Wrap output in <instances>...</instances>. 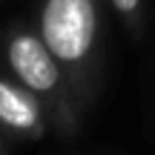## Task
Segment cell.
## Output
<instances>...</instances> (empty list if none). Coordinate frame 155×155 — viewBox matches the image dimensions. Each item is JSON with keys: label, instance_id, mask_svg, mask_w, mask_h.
Listing matches in <instances>:
<instances>
[{"label": "cell", "instance_id": "3", "mask_svg": "<svg viewBox=\"0 0 155 155\" xmlns=\"http://www.w3.org/2000/svg\"><path fill=\"white\" fill-rule=\"evenodd\" d=\"M0 127L29 141L43 138L46 132V104L17 78H0Z\"/></svg>", "mask_w": 155, "mask_h": 155}, {"label": "cell", "instance_id": "1", "mask_svg": "<svg viewBox=\"0 0 155 155\" xmlns=\"http://www.w3.org/2000/svg\"><path fill=\"white\" fill-rule=\"evenodd\" d=\"M40 38L61 61L78 95L92 89V63L98 49V3L95 0H43L38 23Z\"/></svg>", "mask_w": 155, "mask_h": 155}, {"label": "cell", "instance_id": "2", "mask_svg": "<svg viewBox=\"0 0 155 155\" xmlns=\"http://www.w3.org/2000/svg\"><path fill=\"white\" fill-rule=\"evenodd\" d=\"M6 63L12 75L58 115L63 129L75 127V106L81 104V95L75 92L69 75L63 72L61 61L52 55L40 32L15 29L6 38Z\"/></svg>", "mask_w": 155, "mask_h": 155}, {"label": "cell", "instance_id": "4", "mask_svg": "<svg viewBox=\"0 0 155 155\" xmlns=\"http://www.w3.org/2000/svg\"><path fill=\"white\" fill-rule=\"evenodd\" d=\"M112 9L124 17V20H138V9H141V0H109Z\"/></svg>", "mask_w": 155, "mask_h": 155}]
</instances>
